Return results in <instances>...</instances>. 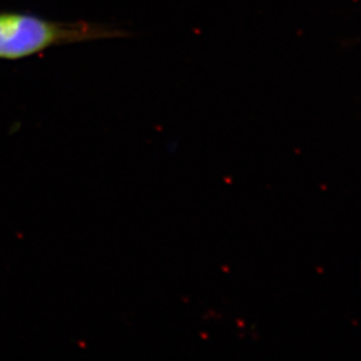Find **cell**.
Instances as JSON below:
<instances>
[{
	"mask_svg": "<svg viewBox=\"0 0 361 361\" xmlns=\"http://www.w3.org/2000/svg\"><path fill=\"white\" fill-rule=\"evenodd\" d=\"M129 37V31L114 25L51 20L27 12H0V60L6 61L24 60L59 46Z\"/></svg>",
	"mask_w": 361,
	"mask_h": 361,
	"instance_id": "obj_1",
	"label": "cell"
}]
</instances>
